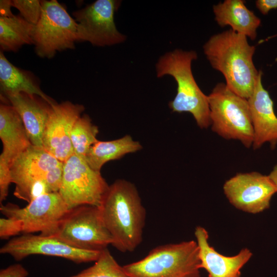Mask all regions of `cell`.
I'll use <instances>...</instances> for the list:
<instances>
[{"label":"cell","mask_w":277,"mask_h":277,"mask_svg":"<svg viewBox=\"0 0 277 277\" xmlns=\"http://www.w3.org/2000/svg\"><path fill=\"white\" fill-rule=\"evenodd\" d=\"M100 208L111 245L122 252L133 251L142 241L146 214L135 186L125 180L115 181Z\"/></svg>","instance_id":"6da1fadb"},{"label":"cell","mask_w":277,"mask_h":277,"mask_svg":"<svg viewBox=\"0 0 277 277\" xmlns=\"http://www.w3.org/2000/svg\"><path fill=\"white\" fill-rule=\"evenodd\" d=\"M213 68L224 75L227 86L238 95L248 99L259 76L253 62L255 48L247 37L231 29L211 36L203 46Z\"/></svg>","instance_id":"7a4b0ae2"},{"label":"cell","mask_w":277,"mask_h":277,"mask_svg":"<svg viewBox=\"0 0 277 277\" xmlns=\"http://www.w3.org/2000/svg\"><path fill=\"white\" fill-rule=\"evenodd\" d=\"M197 58L195 51L175 49L161 56L155 67L157 77L171 75L177 83L176 94L169 104L172 112L191 113L204 129L211 126V119L208 96L198 86L191 70L192 62Z\"/></svg>","instance_id":"3957f363"},{"label":"cell","mask_w":277,"mask_h":277,"mask_svg":"<svg viewBox=\"0 0 277 277\" xmlns=\"http://www.w3.org/2000/svg\"><path fill=\"white\" fill-rule=\"evenodd\" d=\"M123 267L130 277H201L199 247L193 240L158 246Z\"/></svg>","instance_id":"277c9868"},{"label":"cell","mask_w":277,"mask_h":277,"mask_svg":"<svg viewBox=\"0 0 277 277\" xmlns=\"http://www.w3.org/2000/svg\"><path fill=\"white\" fill-rule=\"evenodd\" d=\"M212 130L226 140L252 146L253 130L248 100L217 84L208 96Z\"/></svg>","instance_id":"5b68a950"},{"label":"cell","mask_w":277,"mask_h":277,"mask_svg":"<svg viewBox=\"0 0 277 277\" xmlns=\"http://www.w3.org/2000/svg\"><path fill=\"white\" fill-rule=\"evenodd\" d=\"M54 236L78 249L102 251L112 243L100 207L85 205L70 209Z\"/></svg>","instance_id":"8992f818"},{"label":"cell","mask_w":277,"mask_h":277,"mask_svg":"<svg viewBox=\"0 0 277 277\" xmlns=\"http://www.w3.org/2000/svg\"><path fill=\"white\" fill-rule=\"evenodd\" d=\"M41 3V16L33 31V45L38 56L51 58L57 51L75 48L77 24L56 0Z\"/></svg>","instance_id":"52a82bcc"},{"label":"cell","mask_w":277,"mask_h":277,"mask_svg":"<svg viewBox=\"0 0 277 277\" xmlns=\"http://www.w3.org/2000/svg\"><path fill=\"white\" fill-rule=\"evenodd\" d=\"M109 186L101 172L75 154L63 162L58 193L69 209L85 205L100 207Z\"/></svg>","instance_id":"ba28073f"},{"label":"cell","mask_w":277,"mask_h":277,"mask_svg":"<svg viewBox=\"0 0 277 277\" xmlns=\"http://www.w3.org/2000/svg\"><path fill=\"white\" fill-rule=\"evenodd\" d=\"M69 210L58 192L42 195L23 208L11 203L0 207L1 212L6 217L21 221L23 234L39 232L43 235H54Z\"/></svg>","instance_id":"9c48e42d"},{"label":"cell","mask_w":277,"mask_h":277,"mask_svg":"<svg viewBox=\"0 0 277 277\" xmlns=\"http://www.w3.org/2000/svg\"><path fill=\"white\" fill-rule=\"evenodd\" d=\"M121 2L97 0L85 8L75 11L77 24L76 41L88 42L94 46H112L124 42L126 36L117 29L114 13Z\"/></svg>","instance_id":"30bf717a"},{"label":"cell","mask_w":277,"mask_h":277,"mask_svg":"<svg viewBox=\"0 0 277 277\" xmlns=\"http://www.w3.org/2000/svg\"><path fill=\"white\" fill-rule=\"evenodd\" d=\"M101 251L86 250L73 247L52 235H23L10 240L0 249L16 261L34 254L64 258L75 263L96 261Z\"/></svg>","instance_id":"8fae6325"},{"label":"cell","mask_w":277,"mask_h":277,"mask_svg":"<svg viewBox=\"0 0 277 277\" xmlns=\"http://www.w3.org/2000/svg\"><path fill=\"white\" fill-rule=\"evenodd\" d=\"M223 190L232 206L252 214L269 208L272 196L277 192L268 175L254 171L237 173L225 182Z\"/></svg>","instance_id":"7c38bea8"},{"label":"cell","mask_w":277,"mask_h":277,"mask_svg":"<svg viewBox=\"0 0 277 277\" xmlns=\"http://www.w3.org/2000/svg\"><path fill=\"white\" fill-rule=\"evenodd\" d=\"M85 107L69 101L52 106L43 136V147L58 160L64 162L73 153L70 133Z\"/></svg>","instance_id":"4fadbf2b"},{"label":"cell","mask_w":277,"mask_h":277,"mask_svg":"<svg viewBox=\"0 0 277 277\" xmlns=\"http://www.w3.org/2000/svg\"><path fill=\"white\" fill-rule=\"evenodd\" d=\"M61 163L44 148L31 145L10 164L12 182L15 184L14 195L26 201L31 185L45 181L48 172Z\"/></svg>","instance_id":"5bb4252c"},{"label":"cell","mask_w":277,"mask_h":277,"mask_svg":"<svg viewBox=\"0 0 277 277\" xmlns=\"http://www.w3.org/2000/svg\"><path fill=\"white\" fill-rule=\"evenodd\" d=\"M260 70L252 95L248 99L253 130L252 147L256 150L269 143L272 149L277 144V116L273 102L262 84Z\"/></svg>","instance_id":"9a60e30c"},{"label":"cell","mask_w":277,"mask_h":277,"mask_svg":"<svg viewBox=\"0 0 277 277\" xmlns=\"http://www.w3.org/2000/svg\"><path fill=\"white\" fill-rule=\"evenodd\" d=\"M194 235L199 247L201 269H204L208 277H241V270L252 256L247 248L233 256H226L217 251L209 242L205 228L197 226Z\"/></svg>","instance_id":"2e32d148"},{"label":"cell","mask_w":277,"mask_h":277,"mask_svg":"<svg viewBox=\"0 0 277 277\" xmlns=\"http://www.w3.org/2000/svg\"><path fill=\"white\" fill-rule=\"evenodd\" d=\"M3 96L19 114L31 144L43 148V133L53 105L38 95L24 92Z\"/></svg>","instance_id":"e0dca14e"},{"label":"cell","mask_w":277,"mask_h":277,"mask_svg":"<svg viewBox=\"0 0 277 277\" xmlns=\"http://www.w3.org/2000/svg\"><path fill=\"white\" fill-rule=\"evenodd\" d=\"M0 138L3 146L0 155L10 164L32 145L19 114L11 104L0 105Z\"/></svg>","instance_id":"ac0fdd59"},{"label":"cell","mask_w":277,"mask_h":277,"mask_svg":"<svg viewBox=\"0 0 277 277\" xmlns=\"http://www.w3.org/2000/svg\"><path fill=\"white\" fill-rule=\"evenodd\" d=\"M215 20L221 27L230 26L233 31L252 40L256 37L261 19L242 0H226L213 6Z\"/></svg>","instance_id":"d6986e66"},{"label":"cell","mask_w":277,"mask_h":277,"mask_svg":"<svg viewBox=\"0 0 277 277\" xmlns=\"http://www.w3.org/2000/svg\"><path fill=\"white\" fill-rule=\"evenodd\" d=\"M31 72L22 70L10 63L3 51L0 52V87L1 94H9L24 92L37 95L51 105L56 103L45 94L40 89Z\"/></svg>","instance_id":"ffe728a7"},{"label":"cell","mask_w":277,"mask_h":277,"mask_svg":"<svg viewBox=\"0 0 277 277\" xmlns=\"http://www.w3.org/2000/svg\"><path fill=\"white\" fill-rule=\"evenodd\" d=\"M142 148L140 143L129 135L112 141L98 140L90 147L85 160L92 169L101 172L102 166L108 161L120 159Z\"/></svg>","instance_id":"44dd1931"},{"label":"cell","mask_w":277,"mask_h":277,"mask_svg":"<svg viewBox=\"0 0 277 277\" xmlns=\"http://www.w3.org/2000/svg\"><path fill=\"white\" fill-rule=\"evenodd\" d=\"M34 26L20 15L0 17L1 51L16 52L24 45L33 44Z\"/></svg>","instance_id":"7402d4cb"},{"label":"cell","mask_w":277,"mask_h":277,"mask_svg":"<svg viewBox=\"0 0 277 277\" xmlns=\"http://www.w3.org/2000/svg\"><path fill=\"white\" fill-rule=\"evenodd\" d=\"M97 126L91 122L88 115L79 117L75 121L70 133V140L73 152L85 159L90 147L98 141Z\"/></svg>","instance_id":"603a6c76"},{"label":"cell","mask_w":277,"mask_h":277,"mask_svg":"<svg viewBox=\"0 0 277 277\" xmlns=\"http://www.w3.org/2000/svg\"><path fill=\"white\" fill-rule=\"evenodd\" d=\"M70 277H130L112 255L108 248L101 251L95 263Z\"/></svg>","instance_id":"cb8c5ba5"},{"label":"cell","mask_w":277,"mask_h":277,"mask_svg":"<svg viewBox=\"0 0 277 277\" xmlns=\"http://www.w3.org/2000/svg\"><path fill=\"white\" fill-rule=\"evenodd\" d=\"M12 7L16 8L20 15L29 23L36 25L41 16L42 3L38 0H13Z\"/></svg>","instance_id":"d4e9b609"},{"label":"cell","mask_w":277,"mask_h":277,"mask_svg":"<svg viewBox=\"0 0 277 277\" xmlns=\"http://www.w3.org/2000/svg\"><path fill=\"white\" fill-rule=\"evenodd\" d=\"M12 182L10 163L0 155V203L5 201L8 194V189Z\"/></svg>","instance_id":"484cf974"},{"label":"cell","mask_w":277,"mask_h":277,"mask_svg":"<svg viewBox=\"0 0 277 277\" xmlns=\"http://www.w3.org/2000/svg\"><path fill=\"white\" fill-rule=\"evenodd\" d=\"M22 233L23 225L19 220L7 217L0 219V238L1 239H8Z\"/></svg>","instance_id":"4316f807"},{"label":"cell","mask_w":277,"mask_h":277,"mask_svg":"<svg viewBox=\"0 0 277 277\" xmlns=\"http://www.w3.org/2000/svg\"><path fill=\"white\" fill-rule=\"evenodd\" d=\"M63 173V162L48 172L45 181L51 192H58Z\"/></svg>","instance_id":"83f0119b"},{"label":"cell","mask_w":277,"mask_h":277,"mask_svg":"<svg viewBox=\"0 0 277 277\" xmlns=\"http://www.w3.org/2000/svg\"><path fill=\"white\" fill-rule=\"evenodd\" d=\"M27 270L19 264L11 265L0 271V277H27Z\"/></svg>","instance_id":"f1b7e54d"},{"label":"cell","mask_w":277,"mask_h":277,"mask_svg":"<svg viewBox=\"0 0 277 277\" xmlns=\"http://www.w3.org/2000/svg\"><path fill=\"white\" fill-rule=\"evenodd\" d=\"M256 7L263 15H266L272 9L277 8V0H257Z\"/></svg>","instance_id":"f546056e"},{"label":"cell","mask_w":277,"mask_h":277,"mask_svg":"<svg viewBox=\"0 0 277 277\" xmlns=\"http://www.w3.org/2000/svg\"><path fill=\"white\" fill-rule=\"evenodd\" d=\"M12 7L11 1L1 0L0 1V15L1 17H10L14 15L12 13L11 8Z\"/></svg>","instance_id":"4dcf8cb0"},{"label":"cell","mask_w":277,"mask_h":277,"mask_svg":"<svg viewBox=\"0 0 277 277\" xmlns=\"http://www.w3.org/2000/svg\"><path fill=\"white\" fill-rule=\"evenodd\" d=\"M268 176L273 183L277 190V164L273 167L272 170Z\"/></svg>","instance_id":"1f68e13d"},{"label":"cell","mask_w":277,"mask_h":277,"mask_svg":"<svg viewBox=\"0 0 277 277\" xmlns=\"http://www.w3.org/2000/svg\"><path fill=\"white\" fill-rule=\"evenodd\" d=\"M276 36H277V34L274 35H272V36H269V37H268L267 38H266L265 39L260 41L259 43H262L263 42H264L265 41H267V40L270 39L271 38H273L274 37H276Z\"/></svg>","instance_id":"d6a6232c"}]
</instances>
